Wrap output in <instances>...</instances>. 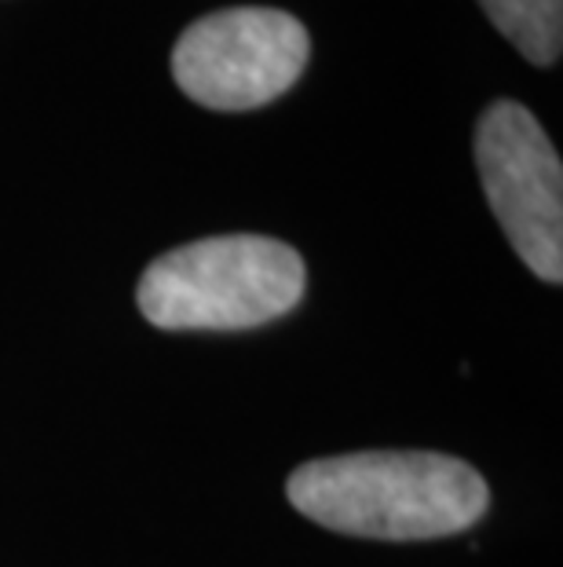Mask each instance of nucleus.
<instances>
[{"mask_svg": "<svg viewBox=\"0 0 563 567\" xmlns=\"http://www.w3.org/2000/svg\"><path fill=\"white\" fill-rule=\"evenodd\" d=\"M293 509L341 535L425 542L469 530L490 505L469 462L436 451H358L301 465L285 484Z\"/></svg>", "mask_w": 563, "mask_h": 567, "instance_id": "1", "label": "nucleus"}, {"mask_svg": "<svg viewBox=\"0 0 563 567\" xmlns=\"http://www.w3.org/2000/svg\"><path fill=\"white\" fill-rule=\"evenodd\" d=\"M304 257L263 235H217L165 252L143 271L136 300L161 330H253L301 305Z\"/></svg>", "mask_w": 563, "mask_h": 567, "instance_id": "2", "label": "nucleus"}, {"mask_svg": "<svg viewBox=\"0 0 563 567\" xmlns=\"http://www.w3.org/2000/svg\"><path fill=\"white\" fill-rule=\"evenodd\" d=\"M311 38L279 8H223L190 22L173 48V78L209 111H257L304 74Z\"/></svg>", "mask_w": 563, "mask_h": 567, "instance_id": "3", "label": "nucleus"}, {"mask_svg": "<svg viewBox=\"0 0 563 567\" xmlns=\"http://www.w3.org/2000/svg\"><path fill=\"white\" fill-rule=\"evenodd\" d=\"M483 195L517 257L549 286L563 282V165L526 106L490 103L476 125Z\"/></svg>", "mask_w": 563, "mask_h": 567, "instance_id": "4", "label": "nucleus"}, {"mask_svg": "<svg viewBox=\"0 0 563 567\" xmlns=\"http://www.w3.org/2000/svg\"><path fill=\"white\" fill-rule=\"evenodd\" d=\"M501 38L534 66H553L563 48V0H479Z\"/></svg>", "mask_w": 563, "mask_h": 567, "instance_id": "5", "label": "nucleus"}]
</instances>
